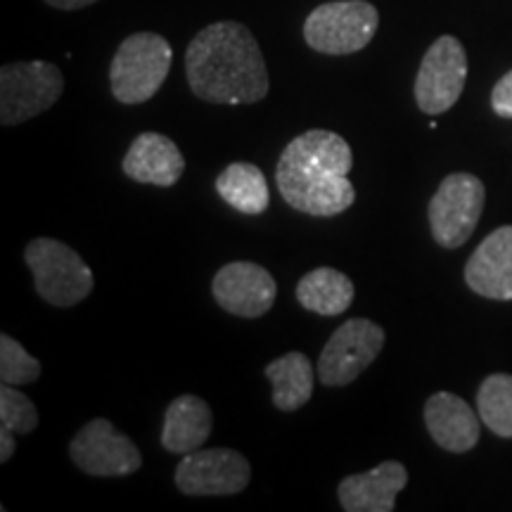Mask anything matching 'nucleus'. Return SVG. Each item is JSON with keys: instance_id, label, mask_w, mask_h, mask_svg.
I'll return each mask as SVG.
<instances>
[{"instance_id": "obj_17", "label": "nucleus", "mask_w": 512, "mask_h": 512, "mask_svg": "<svg viewBox=\"0 0 512 512\" xmlns=\"http://www.w3.org/2000/svg\"><path fill=\"white\" fill-rule=\"evenodd\" d=\"M214 427L209 403L195 394H183L169 403L164 413L162 446L169 453L185 456L197 451L209 439Z\"/></svg>"}, {"instance_id": "obj_11", "label": "nucleus", "mask_w": 512, "mask_h": 512, "mask_svg": "<svg viewBox=\"0 0 512 512\" xmlns=\"http://www.w3.org/2000/svg\"><path fill=\"white\" fill-rule=\"evenodd\" d=\"M69 456L81 472L93 477H126L143 467L136 441L119 434L105 418H95L76 432Z\"/></svg>"}, {"instance_id": "obj_18", "label": "nucleus", "mask_w": 512, "mask_h": 512, "mask_svg": "<svg viewBox=\"0 0 512 512\" xmlns=\"http://www.w3.org/2000/svg\"><path fill=\"white\" fill-rule=\"evenodd\" d=\"M356 287L349 275L330 266L313 268L297 285V302L318 316H339L354 304Z\"/></svg>"}, {"instance_id": "obj_6", "label": "nucleus", "mask_w": 512, "mask_h": 512, "mask_svg": "<svg viewBox=\"0 0 512 512\" xmlns=\"http://www.w3.org/2000/svg\"><path fill=\"white\" fill-rule=\"evenodd\" d=\"M64 76L50 62H12L0 69V124L17 126L60 100Z\"/></svg>"}, {"instance_id": "obj_13", "label": "nucleus", "mask_w": 512, "mask_h": 512, "mask_svg": "<svg viewBox=\"0 0 512 512\" xmlns=\"http://www.w3.org/2000/svg\"><path fill=\"white\" fill-rule=\"evenodd\" d=\"M406 484V467L399 460H384L373 470L344 477L337 486V498L347 512H392Z\"/></svg>"}, {"instance_id": "obj_16", "label": "nucleus", "mask_w": 512, "mask_h": 512, "mask_svg": "<svg viewBox=\"0 0 512 512\" xmlns=\"http://www.w3.org/2000/svg\"><path fill=\"white\" fill-rule=\"evenodd\" d=\"M479 413L470 408L460 396L437 392L425 403V425L432 439L448 453H467L479 441Z\"/></svg>"}, {"instance_id": "obj_21", "label": "nucleus", "mask_w": 512, "mask_h": 512, "mask_svg": "<svg viewBox=\"0 0 512 512\" xmlns=\"http://www.w3.org/2000/svg\"><path fill=\"white\" fill-rule=\"evenodd\" d=\"M477 413L496 437L512 439V375L486 377L477 392Z\"/></svg>"}, {"instance_id": "obj_4", "label": "nucleus", "mask_w": 512, "mask_h": 512, "mask_svg": "<svg viewBox=\"0 0 512 512\" xmlns=\"http://www.w3.org/2000/svg\"><path fill=\"white\" fill-rule=\"evenodd\" d=\"M24 261L34 273L36 292L48 304L69 309L93 292V271L72 247L60 240H31L24 249Z\"/></svg>"}, {"instance_id": "obj_25", "label": "nucleus", "mask_w": 512, "mask_h": 512, "mask_svg": "<svg viewBox=\"0 0 512 512\" xmlns=\"http://www.w3.org/2000/svg\"><path fill=\"white\" fill-rule=\"evenodd\" d=\"M15 439H12V432L0 427V463H8V460L15 456Z\"/></svg>"}, {"instance_id": "obj_22", "label": "nucleus", "mask_w": 512, "mask_h": 512, "mask_svg": "<svg viewBox=\"0 0 512 512\" xmlns=\"http://www.w3.org/2000/svg\"><path fill=\"white\" fill-rule=\"evenodd\" d=\"M41 377V363L17 339L0 335V380L5 384H31Z\"/></svg>"}, {"instance_id": "obj_19", "label": "nucleus", "mask_w": 512, "mask_h": 512, "mask_svg": "<svg viewBox=\"0 0 512 512\" xmlns=\"http://www.w3.org/2000/svg\"><path fill=\"white\" fill-rule=\"evenodd\" d=\"M216 192L228 207L245 216L264 214L271 204V190L264 171L249 162L228 164L216 178Z\"/></svg>"}, {"instance_id": "obj_9", "label": "nucleus", "mask_w": 512, "mask_h": 512, "mask_svg": "<svg viewBox=\"0 0 512 512\" xmlns=\"http://www.w3.org/2000/svg\"><path fill=\"white\" fill-rule=\"evenodd\" d=\"M467 79V55L456 36H441L422 57L415 76V102L425 114L437 117L456 105Z\"/></svg>"}, {"instance_id": "obj_23", "label": "nucleus", "mask_w": 512, "mask_h": 512, "mask_svg": "<svg viewBox=\"0 0 512 512\" xmlns=\"http://www.w3.org/2000/svg\"><path fill=\"white\" fill-rule=\"evenodd\" d=\"M0 427L12 434H31L38 427V411L27 394L15 389V384L0 387Z\"/></svg>"}, {"instance_id": "obj_12", "label": "nucleus", "mask_w": 512, "mask_h": 512, "mask_svg": "<svg viewBox=\"0 0 512 512\" xmlns=\"http://www.w3.org/2000/svg\"><path fill=\"white\" fill-rule=\"evenodd\" d=\"M211 294L223 311L240 318H261L278 297L275 278L254 261H233L214 275Z\"/></svg>"}, {"instance_id": "obj_8", "label": "nucleus", "mask_w": 512, "mask_h": 512, "mask_svg": "<svg viewBox=\"0 0 512 512\" xmlns=\"http://www.w3.org/2000/svg\"><path fill=\"white\" fill-rule=\"evenodd\" d=\"M384 347V330L370 318H351L332 332L318 358V380L325 387H347Z\"/></svg>"}, {"instance_id": "obj_26", "label": "nucleus", "mask_w": 512, "mask_h": 512, "mask_svg": "<svg viewBox=\"0 0 512 512\" xmlns=\"http://www.w3.org/2000/svg\"><path fill=\"white\" fill-rule=\"evenodd\" d=\"M50 8H57V10H81L86 8V5H93L98 3V0H46Z\"/></svg>"}, {"instance_id": "obj_15", "label": "nucleus", "mask_w": 512, "mask_h": 512, "mask_svg": "<svg viewBox=\"0 0 512 512\" xmlns=\"http://www.w3.org/2000/svg\"><path fill=\"white\" fill-rule=\"evenodd\" d=\"M121 169L136 183L171 188L181 181L185 159L174 140L162 136V133L147 131L140 133L128 147Z\"/></svg>"}, {"instance_id": "obj_5", "label": "nucleus", "mask_w": 512, "mask_h": 512, "mask_svg": "<svg viewBox=\"0 0 512 512\" xmlns=\"http://www.w3.org/2000/svg\"><path fill=\"white\" fill-rule=\"evenodd\" d=\"M380 15L366 0L323 3L306 17L304 38L323 55H351L373 41Z\"/></svg>"}, {"instance_id": "obj_1", "label": "nucleus", "mask_w": 512, "mask_h": 512, "mask_svg": "<svg viewBox=\"0 0 512 512\" xmlns=\"http://www.w3.org/2000/svg\"><path fill=\"white\" fill-rule=\"evenodd\" d=\"M190 91L211 105H254L268 95V69L259 43L245 24L204 27L185 50Z\"/></svg>"}, {"instance_id": "obj_14", "label": "nucleus", "mask_w": 512, "mask_h": 512, "mask_svg": "<svg viewBox=\"0 0 512 512\" xmlns=\"http://www.w3.org/2000/svg\"><path fill=\"white\" fill-rule=\"evenodd\" d=\"M465 283L479 297L508 302L512 299V226L486 235L465 266Z\"/></svg>"}, {"instance_id": "obj_2", "label": "nucleus", "mask_w": 512, "mask_h": 512, "mask_svg": "<svg viewBox=\"0 0 512 512\" xmlns=\"http://www.w3.org/2000/svg\"><path fill=\"white\" fill-rule=\"evenodd\" d=\"M351 145L335 131L313 128L297 136L280 155L275 183L292 209L309 216H337L356 202Z\"/></svg>"}, {"instance_id": "obj_24", "label": "nucleus", "mask_w": 512, "mask_h": 512, "mask_svg": "<svg viewBox=\"0 0 512 512\" xmlns=\"http://www.w3.org/2000/svg\"><path fill=\"white\" fill-rule=\"evenodd\" d=\"M491 107L498 117L512 119V69L496 83L491 91Z\"/></svg>"}, {"instance_id": "obj_3", "label": "nucleus", "mask_w": 512, "mask_h": 512, "mask_svg": "<svg viewBox=\"0 0 512 512\" xmlns=\"http://www.w3.org/2000/svg\"><path fill=\"white\" fill-rule=\"evenodd\" d=\"M169 41L152 31L128 36L110 64L112 95L121 105H140L155 98L171 69Z\"/></svg>"}, {"instance_id": "obj_7", "label": "nucleus", "mask_w": 512, "mask_h": 512, "mask_svg": "<svg viewBox=\"0 0 512 512\" xmlns=\"http://www.w3.org/2000/svg\"><path fill=\"white\" fill-rule=\"evenodd\" d=\"M484 202V183L475 174L446 176L427 207L434 240L446 249L465 245L482 219Z\"/></svg>"}, {"instance_id": "obj_10", "label": "nucleus", "mask_w": 512, "mask_h": 512, "mask_svg": "<svg viewBox=\"0 0 512 512\" xmlns=\"http://www.w3.org/2000/svg\"><path fill=\"white\" fill-rule=\"evenodd\" d=\"M249 479L252 465L235 448H197L176 467V486L185 496H235Z\"/></svg>"}, {"instance_id": "obj_20", "label": "nucleus", "mask_w": 512, "mask_h": 512, "mask_svg": "<svg viewBox=\"0 0 512 512\" xmlns=\"http://www.w3.org/2000/svg\"><path fill=\"white\" fill-rule=\"evenodd\" d=\"M264 373L273 384V403L280 411H299L313 396V366L302 351L275 358Z\"/></svg>"}]
</instances>
